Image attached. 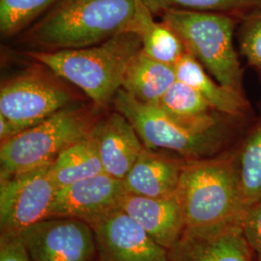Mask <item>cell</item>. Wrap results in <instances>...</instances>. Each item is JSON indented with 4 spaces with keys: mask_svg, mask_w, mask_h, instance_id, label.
Returning a JSON list of instances; mask_svg holds the SVG:
<instances>
[{
    "mask_svg": "<svg viewBox=\"0 0 261 261\" xmlns=\"http://www.w3.org/2000/svg\"><path fill=\"white\" fill-rule=\"evenodd\" d=\"M176 195L184 212V235L204 236L242 227L247 207L234 151L211 158L187 159Z\"/></svg>",
    "mask_w": 261,
    "mask_h": 261,
    "instance_id": "1",
    "label": "cell"
},
{
    "mask_svg": "<svg viewBox=\"0 0 261 261\" xmlns=\"http://www.w3.org/2000/svg\"><path fill=\"white\" fill-rule=\"evenodd\" d=\"M141 49L139 35L124 31L91 47L32 50L27 55L75 84L96 107H106L121 88L127 67Z\"/></svg>",
    "mask_w": 261,
    "mask_h": 261,
    "instance_id": "2",
    "label": "cell"
},
{
    "mask_svg": "<svg viewBox=\"0 0 261 261\" xmlns=\"http://www.w3.org/2000/svg\"><path fill=\"white\" fill-rule=\"evenodd\" d=\"M135 11L136 0H58L27 35L44 50L91 47L126 31Z\"/></svg>",
    "mask_w": 261,
    "mask_h": 261,
    "instance_id": "3",
    "label": "cell"
},
{
    "mask_svg": "<svg viewBox=\"0 0 261 261\" xmlns=\"http://www.w3.org/2000/svg\"><path fill=\"white\" fill-rule=\"evenodd\" d=\"M117 112L132 123L150 150H168L185 159L215 157L251 119L207 128L182 121L156 105L143 103L120 88L113 99Z\"/></svg>",
    "mask_w": 261,
    "mask_h": 261,
    "instance_id": "4",
    "label": "cell"
},
{
    "mask_svg": "<svg viewBox=\"0 0 261 261\" xmlns=\"http://www.w3.org/2000/svg\"><path fill=\"white\" fill-rule=\"evenodd\" d=\"M162 19L215 81L245 94L243 69L233 42L241 18L209 11L167 8L162 11Z\"/></svg>",
    "mask_w": 261,
    "mask_h": 261,
    "instance_id": "5",
    "label": "cell"
},
{
    "mask_svg": "<svg viewBox=\"0 0 261 261\" xmlns=\"http://www.w3.org/2000/svg\"><path fill=\"white\" fill-rule=\"evenodd\" d=\"M97 124L91 110L71 106L1 142L0 178L12 177L53 163Z\"/></svg>",
    "mask_w": 261,
    "mask_h": 261,
    "instance_id": "6",
    "label": "cell"
},
{
    "mask_svg": "<svg viewBox=\"0 0 261 261\" xmlns=\"http://www.w3.org/2000/svg\"><path fill=\"white\" fill-rule=\"evenodd\" d=\"M59 80L34 71L6 81L0 88V115L27 130L74 106V94Z\"/></svg>",
    "mask_w": 261,
    "mask_h": 261,
    "instance_id": "7",
    "label": "cell"
},
{
    "mask_svg": "<svg viewBox=\"0 0 261 261\" xmlns=\"http://www.w3.org/2000/svg\"><path fill=\"white\" fill-rule=\"evenodd\" d=\"M50 166L48 163L1 180V233L19 234L28 226L48 219L58 190Z\"/></svg>",
    "mask_w": 261,
    "mask_h": 261,
    "instance_id": "8",
    "label": "cell"
},
{
    "mask_svg": "<svg viewBox=\"0 0 261 261\" xmlns=\"http://www.w3.org/2000/svg\"><path fill=\"white\" fill-rule=\"evenodd\" d=\"M19 235L31 261H89L95 252L92 227L74 218L46 219Z\"/></svg>",
    "mask_w": 261,
    "mask_h": 261,
    "instance_id": "9",
    "label": "cell"
},
{
    "mask_svg": "<svg viewBox=\"0 0 261 261\" xmlns=\"http://www.w3.org/2000/svg\"><path fill=\"white\" fill-rule=\"evenodd\" d=\"M90 226L102 261H171L168 250L120 208Z\"/></svg>",
    "mask_w": 261,
    "mask_h": 261,
    "instance_id": "10",
    "label": "cell"
},
{
    "mask_svg": "<svg viewBox=\"0 0 261 261\" xmlns=\"http://www.w3.org/2000/svg\"><path fill=\"white\" fill-rule=\"evenodd\" d=\"M126 193L123 180L103 172L59 188L48 218H74L91 225L119 209Z\"/></svg>",
    "mask_w": 261,
    "mask_h": 261,
    "instance_id": "11",
    "label": "cell"
},
{
    "mask_svg": "<svg viewBox=\"0 0 261 261\" xmlns=\"http://www.w3.org/2000/svg\"><path fill=\"white\" fill-rule=\"evenodd\" d=\"M120 209L168 251L184 235V212L177 195L154 198L127 192Z\"/></svg>",
    "mask_w": 261,
    "mask_h": 261,
    "instance_id": "12",
    "label": "cell"
},
{
    "mask_svg": "<svg viewBox=\"0 0 261 261\" xmlns=\"http://www.w3.org/2000/svg\"><path fill=\"white\" fill-rule=\"evenodd\" d=\"M105 173L123 180L145 148L137 130L121 112H112L95 127Z\"/></svg>",
    "mask_w": 261,
    "mask_h": 261,
    "instance_id": "13",
    "label": "cell"
},
{
    "mask_svg": "<svg viewBox=\"0 0 261 261\" xmlns=\"http://www.w3.org/2000/svg\"><path fill=\"white\" fill-rule=\"evenodd\" d=\"M186 160L145 147L123 179L125 189L133 195L154 198L174 196Z\"/></svg>",
    "mask_w": 261,
    "mask_h": 261,
    "instance_id": "14",
    "label": "cell"
},
{
    "mask_svg": "<svg viewBox=\"0 0 261 261\" xmlns=\"http://www.w3.org/2000/svg\"><path fill=\"white\" fill-rule=\"evenodd\" d=\"M171 261H253L254 253L242 227L204 235H183L170 250Z\"/></svg>",
    "mask_w": 261,
    "mask_h": 261,
    "instance_id": "15",
    "label": "cell"
},
{
    "mask_svg": "<svg viewBox=\"0 0 261 261\" xmlns=\"http://www.w3.org/2000/svg\"><path fill=\"white\" fill-rule=\"evenodd\" d=\"M174 68L177 80L194 87L216 111L231 117L252 119V108L246 95L214 81L188 51L181 56Z\"/></svg>",
    "mask_w": 261,
    "mask_h": 261,
    "instance_id": "16",
    "label": "cell"
},
{
    "mask_svg": "<svg viewBox=\"0 0 261 261\" xmlns=\"http://www.w3.org/2000/svg\"><path fill=\"white\" fill-rule=\"evenodd\" d=\"M176 81L174 66L157 61L141 49L127 67L121 88L139 102L158 105Z\"/></svg>",
    "mask_w": 261,
    "mask_h": 261,
    "instance_id": "17",
    "label": "cell"
},
{
    "mask_svg": "<svg viewBox=\"0 0 261 261\" xmlns=\"http://www.w3.org/2000/svg\"><path fill=\"white\" fill-rule=\"evenodd\" d=\"M143 0H136V11L126 31L139 35L142 51L162 63L174 66L186 53L177 34L166 23L157 22Z\"/></svg>",
    "mask_w": 261,
    "mask_h": 261,
    "instance_id": "18",
    "label": "cell"
},
{
    "mask_svg": "<svg viewBox=\"0 0 261 261\" xmlns=\"http://www.w3.org/2000/svg\"><path fill=\"white\" fill-rule=\"evenodd\" d=\"M50 172L58 189L105 172L94 128L56 157Z\"/></svg>",
    "mask_w": 261,
    "mask_h": 261,
    "instance_id": "19",
    "label": "cell"
},
{
    "mask_svg": "<svg viewBox=\"0 0 261 261\" xmlns=\"http://www.w3.org/2000/svg\"><path fill=\"white\" fill-rule=\"evenodd\" d=\"M156 106L182 121L207 128L242 119L216 111L194 87L179 80L168 89Z\"/></svg>",
    "mask_w": 261,
    "mask_h": 261,
    "instance_id": "20",
    "label": "cell"
},
{
    "mask_svg": "<svg viewBox=\"0 0 261 261\" xmlns=\"http://www.w3.org/2000/svg\"><path fill=\"white\" fill-rule=\"evenodd\" d=\"M235 152V166L246 207L261 200V115Z\"/></svg>",
    "mask_w": 261,
    "mask_h": 261,
    "instance_id": "21",
    "label": "cell"
},
{
    "mask_svg": "<svg viewBox=\"0 0 261 261\" xmlns=\"http://www.w3.org/2000/svg\"><path fill=\"white\" fill-rule=\"evenodd\" d=\"M58 0H0V31L11 37L27 28Z\"/></svg>",
    "mask_w": 261,
    "mask_h": 261,
    "instance_id": "22",
    "label": "cell"
},
{
    "mask_svg": "<svg viewBox=\"0 0 261 261\" xmlns=\"http://www.w3.org/2000/svg\"><path fill=\"white\" fill-rule=\"evenodd\" d=\"M152 12L167 8L198 10L224 13L242 18L248 13L261 9V0H143Z\"/></svg>",
    "mask_w": 261,
    "mask_h": 261,
    "instance_id": "23",
    "label": "cell"
},
{
    "mask_svg": "<svg viewBox=\"0 0 261 261\" xmlns=\"http://www.w3.org/2000/svg\"><path fill=\"white\" fill-rule=\"evenodd\" d=\"M240 53L248 64L255 69L261 67V9L252 11L241 18L238 30Z\"/></svg>",
    "mask_w": 261,
    "mask_h": 261,
    "instance_id": "24",
    "label": "cell"
},
{
    "mask_svg": "<svg viewBox=\"0 0 261 261\" xmlns=\"http://www.w3.org/2000/svg\"><path fill=\"white\" fill-rule=\"evenodd\" d=\"M242 231L257 261H261V200L246 209Z\"/></svg>",
    "mask_w": 261,
    "mask_h": 261,
    "instance_id": "25",
    "label": "cell"
},
{
    "mask_svg": "<svg viewBox=\"0 0 261 261\" xmlns=\"http://www.w3.org/2000/svg\"><path fill=\"white\" fill-rule=\"evenodd\" d=\"M0 261H31L19 234L1 233Z\"/></svg>",
    "mask_w": 261,
    "mask_h": 261,
    "instance_id": "26",
    "label": "cell"
},
{
    "mask_svg": "<svg viewBox=\"0 0 261 261\" xmlns=\"http://www.w3.org/2000/svg\"><path fill=\"white\" fill-rule=\"evenodd\" d=\"M256 71H257V73H258V75H259L261 81V67L260 68H257V69H256Z\"/></svg>",
    "mask_w": 261,
    "mask_h": 261,
    "instance_id": "27",
    "label": "cell"
}]
</instances>
